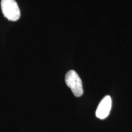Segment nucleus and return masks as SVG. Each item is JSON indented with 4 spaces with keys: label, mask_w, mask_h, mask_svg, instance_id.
I'll list each match as a JSON object with an SVG mask.
<instances>
[{
    "label": "nucleus",
    "mask_w": 132,
    "mask_h": 132,
    "mask_svg": "<svg viewBox=\"0 0 132 132\" xmlns=\"http://www.w3.org/2000/svg\"><path fill=\"white\" fill-rule=\"evenodd\" d=\"M65 81L75 97H80L83 94L82 81L75 70H69L66 73Z\"/></svg>",
    "instance_id": "f257e3e1"
},
{
    "label": "nucleus",
    "mask_w": 132,
    "mask_h": 132,
    "mask_svg": "<svg viewBox=\"0 0 132 132\" xmlns=\"http://www.w3.org/2000/svg\"><path fill=\"white\" fill-rule=\"evenodd\" d=\"M112 100L111 97L106 95L100 102L96 110V116L100 119H104L108 116L111 111Z\"/></svg>",
    "instance_id": "7ed1b4c3"
},
{
    "label": "nucleus",
    "mask_w": 132,
    "mask_h": 132,
    "mask_svg": "<svg viewBox=\"0 0 132 132\" xmlns=\"http://www.w3.org/2000/svg\"><path fill=\"white\" fill-rule=\"evenodd\" d=\"M1 7L3 14L10 21H16L20 17V11L15 0H1Z\"/></svg>",
    "instance_id": "f03ea898"
}]
</instances>
